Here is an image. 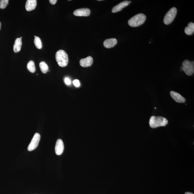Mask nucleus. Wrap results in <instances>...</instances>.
Segmentation results:
<instances>
[{
    "label": "nucleus",
    "mask_w": 194,
    "mask_h": 194,
    "mask_svg": "<svg viewBox=\"0 0 194 194\" xmlns=\"http://www.w3.org/2000/svg\"><path fill=\"white\" fill-rule=\"evenodd\" d=\"M168 122L167 119L164 117L153 116L149 119V125L151 128H155L165 126Z\"/></svg>",
    "instance_id": "obj_1"
},
{
    "label": "nucleus",
    "mask_w": 194,
    "mask_h": 194,
    "mask_svg": "<svg viewBox=\"0 0 194 194\" xmlns=\"http://www.w3.org/2000/svg\"><path fill=\"white\" fill-rule=\"evenodd\" d=\"M56 62L59 66L66 67L68 63V55L65 51L60 50L56 53Z\"/></svg>",
    "instance_id": "obj_2"
},
{
    "label": "nucleus",
    "mask_w": 194,
    "mask_h": 194,
    "mask_svg": "<svg viewBox=\"0 0 194 194\" xmlns=\"http://www.w3.org/2000/svg\"><path fill=\"white\" fill-rule=\"evenodd\" d=\"M146 18L145 15L143 13L138 14L130 19L128 21V24L132 27H138L144 23Z\"/></svg>",
    "instance_id": "obj_3"
},
{
    "label": "nucleus",
    "mask_w": 194,
    "mask_h": 194,
    "mask_svg": "<svg viewBox=\"0 0 194 194\" xmlns=\"http://www.w3.org/2000/svg\"><path fill=\"white\" fill-rule=\"evenodd\" d=\"M181 70L185 73L188 76H190L193 74L194 73V62L192 61L190 62L188 60L183 61Z\"/></svg>",
    "instance_id": "obj_4"
},
{
    "label": "nucleus",
    "mask_w": 194,
    "mask_h": 194,
    "mask_svg": "<svg viewBox=\"0 0 194 194\" xmlns=\"http://www.w3.org/2000/svg\"><path fill=\"white\" fill-rule=\"evenodd\" d=\"M177 12V9L175 7L172 8L165 15L163 20L164 23L166 25L171 24L175 19Z\"/></svg>",
    "instance_id": "obj_5"
},
{
    "label": "nucleus",
    "mask_w": 194,
    "mask_h": 194,
    "mask_svg": "<svg viewBox=\"0 0 194 194\" xmlns=\"http://www.w3.org/2000/svg\"><path fill=\"white\" fill-rule=\"evenodd\" d=\"M40 140V135L39 133H36L35 134L33 139L30 142V144L27 148L29 152L34 150L35 149L39 144Z\"/></svg>",
    "instance_id": "obj_6"
},
{
    "label": "nucleus",
    "mask_w": 194,
    "mask_h": 194,
    "mask_svg": "<svg viewBox=\"0 0 194 194\" xmlns=\"http://www.w3.org/2000/svg\"><path fill=\"white\" fill-rule=\"evenodd\" d=\"M90 14V10L87 8H82L77 9L73 12V15L76 16H89Z\"/></svg>",
    "instance_id": "obj_7"
},
{
    "label": "nucleus",
    "mask_w": 194,
    "mask_h": 194,
    "mask_svg": "<svg viewBox=\"0 0 194 194\" xmlns=\"http://www.w3.org/2000/svg\"><path fill=\"white\" fill-rule=\"evenodd\" d=\"M170 95L171 97L177 103H184L186 102V99L179 93L174 91H171Z\"/></svg>",
    "instance_id": "obj_8"
},
{
    "label": "nucleus",
    "mask_w": 194,
    "mask_h": 194,
    "mask_svg": "<svg viewBox=\"0 0 194 194\" xmlns=\"http://www.w3.org/2000/svg\"><path fill=\"white\" fill-rule=\"evenodd\" d=\"M64 149V145L63 141L59 139L56 142L55 146V152L56 155H60L63 153Z\"/></svg>",
    "instance_id": "obj_9"
},
{
    "label": "nucleus",
    "mask_w": 194,
    "mask_h": 194,
    "mask_svg": "<svg viewBox=\"0 0 194 194\" xmlns=\"http://www.w3.org/2000/svg\"><path fill=\"white\" fill-rule=\"evenodd\" d=\"M131 3V1H122L113 8L112 10V13H115L121 11L122 9L129 5Z\"/></svg>",
    "instance_id": "obj_10"
},
{
    "label": "nucleus",
    "mask_w": 194,
    "mask_h": 194,
    "mask_svg": "<svg viewBox=\"0 0 194 194\" xmlns=\"http://www.w3.org/2000/svg\"><path fill=\"white\" fill-rule=\"evenodd\" d=\"M93 59L91 56H88L85 58L81 59L79 62L80 65L82 67H90L93 63Z\"/></svg>",
    "instance_id": "obj_11"
},
{
    "label": "nucleus",
    "mask_w": 194,
    "mask_h": 194,
    "mask_svg": "<svg viewBox=\"0 0 194 194\" xmlns=\"http://www.w3.org/2000/svg\"><path fill=\"white\" fill-rule=\"evenodd\" d=\"M117 43V40L115 38H111L107 39L104 41L103 45L106 48H113Z\"/></svg>",
    "instance_id": "obj_12"
},
{
    "label": "nucleus",
    "mask_w": 194,
    "mask_h": 194,
    "mask_svg": "<svg viewBox=\"0 0 194 194\" xmlns=\"http://www.w3.org/2000/svg\"><path fill=\"white\" fill-rule=\"evenodd\" d=\"M37 6L36 0H27L26 3L25 8L27 11H32L35 10Z\"/></svg>",
    "instance_id": "obj_13"
},
{
    "label": "nucleus",
    "mask_w": 194,
    "mask_h": 194,
    "mask_svg": "<svg viewBox=\"0 0 194 194\" xmlns=\"http://www.w3.org/2000/svg\"><path fill=\"white\" fill-rule=\"evenodd\" d=\"M22 45V40L20 38H18L15 41L13 45V50L15 53L19 52L21 49Z\"/></svg>",
    "instance_id": "obj_14"
},
{
    "label": "nucleus",
    "mask_w": 194,
    "mask_h": 194,
    "mask_svg": "<svg viewBox=\"0 0 194 194\" xmlns=\"http://www.w3.org/2000/svg\"><path fill=\"white\" fill-rule=\"evenodd\" d=\"M185 33L187 35H191L194 32V24L192 22H189L184 30Z\"/></svg>",
    "instance_id": "obj_15"
},
{
    "label": "nucleus",
    "mask_w": 194,
    "mask_h": 194,
    "mask_svg": "<svg viewBox=\"0 0 194 194\" xmlns=\"http://www.w3.org/2000/svg\"><path fill=\"white\" fill-rule=\"evenodd\" d=\"M41 71L43 73H47L49 70V67L47 64L44 61L41 62L39 64Z\"/></svg>",
    "instance_id": "obj_16"
},
{
    "label": "nucleus",
    "mask_w": 194,
    "mask_h": 194,
    "mask_svg": "<svg viewBox=\"0 0 194 194\" xmlns=\"http://www.w3.org/2000/svg\"><path fill=\"white\" fill-rule=\"evenodd\" d=\"M27 68L30 72L33 73L36 71L35 66L34 62L30 60L27 64Z\"/></svg>",
    "instance_id": "obj_17"
},
{
    "label": "nucleus",
    "mask_w": 194,
    "mask_h": 194,
    "mask_svg": "<svg viewBox=\"0 0 194 194\" xmlns=\"http://www.w3.org/2000/svg\"><path fill=\"white\" fill-rule=\"evenodd\" d=\"M34 44L35 45L37 48L38 49H41L42 48V41L39 37L36 36L34 40Z\"/></svg>",
    "instance_id": "obj_18"
},
{
    "label": "nucleus",
    "mask_w": 194,
    "mask_h": 194,
    "mask_svg": "<svg viewBox=\"0 0 194 194\" xmlns=\"http://www.w3.org/2000/svg\"><path fill=\"white\" fill-rule=\"evenodd\" d=\"M8 0H1L0 1V8L4 9L7 7L8 4Z\"/></svg>",
    "instance_id": "obj_19"
},
{
    "label": "nucleus",
    "mask_w": 194,
    "mask_h": 194,
    "mask_svg": "<svg viewBox=\"0 0 194 194\" xmlns=\"http://www.w3.org/2000/svg\"><path fill=\"white\" fill-rule=\"evenodd\" d=\"M73 84L76 87H79L80 85V82L78 79H75L73 81Z\"/></svg>",
    "instance_id": "obj_20"
},
{
    "label": "nucleus",
    "mask_w": 194,
    "mask_h": 194,
    "mask_svg": "<svg viewBox=\"0 0 194 194\" xmlns=\"http://www.w3.org/2000/svg\"><path fill=\"white\" fill-rule=\"evenodd\" d=\"M65 83L67 85H70L71 84V81L70 80V79H69L68 78H65Z\"/></svg>",
    "instance_id": "obj_21"
},
{
    "label": "nucleus",
    "mask_w": 194,
    "mask_h": 194,
    "mask_svg": "<svg viewBox=\"0 0 194 194\" xmlns=\"http://www.w3.org/2000/svg\"><path fill=\"white\" fill-rule=\"evenodd\" d=\"M49 2L52 5H54V4L56 3V2H57V0H50Z\"/></svg>",
    "instance_id": "obj_22"
},
{
    "label": "nucleus",
    "mask_w": 194,
    "mask_h": 194,
    "mask_svg": "<svg viewBox=\"0 0 194 194\" xmlns=\"http://www.w3.org/2000/svg\"><path fill=\"white\" fill-rule=\"evenodd\" d=\"M185 194H194L193 193H191V192H186V193Z\"/></svg>",
    "instance_id": "obj_23"
},
{
    "label": "nucleus",
    "mask_w": 194,
    "mask_h": 194,
    "mask_svg": "<svg viewBox=\"0 0 194 194\" xmlns=\"http://www.w3.org/2000/svg\"><path fill=\"white\" fill-rule=\"evenodd\" d=\"M1 22H0V30H1Z\"/></svg>",
    "instance_id": "obj_24"
},
{
    "label": "nucleus",
    "mask_w": 194,
    "mask_h": 194,
    "mask_svg": "<svg viewBox=\"0 0 194 194\" xmlns=\"http://www.w3.org/2000/svg\"><path fill=\"white\" fill-rule=\"evenodd\" d=\"M22 39V37H21L20 38V39L21 40V39Z\"/></svg>",
    "instance_id": "obj_25"
},
{
    "label": "nucleus",
    "mask_w": 194,
    "mask_h": 194,
    "mask_svg": "<svg viewBox=\"0 0 194 194\" xmlns=\"http://www.w3.org/2000/svg\"><path fill=\"white\" fill-rule=\"evenodd\" d=\"M34 37H35V38L36 37V36H35Z\"/></svg>",
    "instance_id": "obj_26"
}]
</instances>
